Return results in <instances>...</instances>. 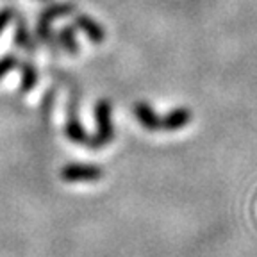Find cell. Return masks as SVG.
<instances>
[{
    "label": "cell",
    "instance_id": "obj_7",
    "mask_svg": "<svg viewBox=\"0 0 257 257\" xmlns=\"http://www.w3.org/2000/svg\"><path fill=\"white\" fill-rule=\"evenodd\" d=\"M64 133H66V138H68V140H72L73 143H77V145H84V147H88L89 138H91V136H88V134H86V128L80 125L75 111L68 112V120H66Z\"/></svg>",
    "mask_w": 257,
    "mask_h": 257
},
{
    "label": "cell",
    "instance_id": "obj_10",
    "mask_svg": "<svg viewBox=\"0 0 257 257\" xmlns=\"http://www.w3.org/2000/svg\"><path fill=\"white\" fill-rule=\"evenodd\" d=\"M15 43L18 47L25 48V50H32L34 45H32V40H31V34H29V29L25 27L24 20L18 18L16 22V32H15Z\"/></svg>",
    "mask_w": 257,
    "mask_h": 257
},
{
    "label": "cell",
    "instance_id": "obj_1",
    "mask_svg": "<svg viewBox=\"0 0 257 257\" xmlns=\"http://www.w3.org/2000/svg\"><path fill=\"white\" fill-rule=\"evenodd\" d=\"M95 120H96V133L89 138V149H104L114 138V127L111 121V102L107 98L96 102L95 105Z\"/></svg>",
    "mask_w": 257,
    "mask_h": 257
},
{
    "label": "cell",
    "instance_id": "obj_4",
    "mask_svg": "<svg viewBox=\"0 0 257 257\" xmlns=\"http://www.w3.org/2000/svg\"><path fill=\"white\" fill-rule=\"evenodd\" d=\"M191 118H193V114L188 107H177L161 118V131H166V133L181 131L182 127L189 125Z\"/></svg>",
    "mask_w": 257,
    "mask_h": 257
},
{
    "label": "cell",
    "instance_id": "obj_8",
    "mask_svg": "<svg viewBox=\"0 0 257 257\" xmlns=\"http://www.w3.org/2000/svg\"><path fill=\"white\" fill-rule=\"evenodd\" d=\"M57 41L61 43V47L70 54H77L79 52V45H77V38H75V29L66 25L57 32Z\"/></svg>",
    "mask_w": 257,
    "mask_h": 257
},
{
    "label": "cell",
    "instance_id": "obj_12",
    "mask_svg": "<svg viewBox=\"0 0 257 257\" xmlns=\"http://www.w3.org/2000/svg\"><path fill=\"white\" fill-rule=\"evenodd\" d=\"M11 20H13V11H11V9H2V11H0V34L4 32V29L8 27Z\"/></svg>",
    "mask_w": 257,
    "mask_h": 257
},
{
    "label": "cell",
    "instance_id": "obj_5",
    "mask_svg": "<svg viewBox=\"0 0 257 257\" xmlns=\"http://www.w3.org/2000/svg\"><path fill=\"white\" fill-rule=\"evenodd\" d=\"M134 116H136V120L140 121L147 131H150V133L161 131V116L147 104V102L141 100L134 104Z\"/></svg>",
    "mask_w": 257,
    "mask_h": 257
},
{
    "label": "cell",
    "instance_id": "obj_11",
    "mask_svg": "<svg viewBox=\"0 0 257 257\" xmlns=\"http://www.w3.org/2000/svg\"><path fill=\"white\" fill-rule=\"evenodd\" d=\"M18 64H20V63H18L16 56H13V54H8V56L0 57V79L8 75L11 70H15Z\"/></svg>",
    "mask_w": 257,
    "mask_h": 257
},
{
    "label": "cell",
    "instance_id": "obj_9",
    "mask_svg": "<svg viewBox=\"0 0 257 257\" xmlns=\"http://www.w3.org/2000/svg\"><path fill=\"white\" fill-rule=\"evenodd\" d=\"M36 82H38L36 68H34L31 63L22 64V91L24 93L32 91L34 86H36Z\"/></svg>",
    "mask_w": 257,
    "mask_h": 257
},
{
    "label": "cell",
    "instance_id": "obj_13",
    "mask_svg": "<svg viewBox=\"0 0 257 257\" xmlns=\"http://www.w3.org/2000/svg\"><path fill=\"white\" fill-rule=\"evenodd\" d=\"M43 2H47V0H43Z\"/></svg>",
    "mask_w": 257,
    "mask_h": 257
},
{
    "label": "cell",
    "instance_id": "obj_2",
    "mask_svg": "<svg viewBox=\"0 0 257 257\" xmlns=\"http://www.w3.org/2000/svg\"><path fill=\"white\" fill-rule=\"evenodd\" d=\"M75 11L73 4H54L47 8L38 18V27H36V36L43 41L45 45H54V34H52V22L56 18H63L68 16Z\"/></svg>",
    "mask_w": 257,
    "mask_h": 257
},
{
    "label": "cell",
    "instance_id": "obj_3",
    "mask_svg": "<svg viewBox=\"0 0 257 257\" xmlns=\"http://www.w3.org/2000/svg\"><path fill=\"white\" fill-rule=\"evenodd\" d=\"M104 177V170L95 165H80V163H72L61 170V179L66 182H91L98 181Z\"/></svg>",
    "mask_w": 257,
    "mask_h": 257
},
{
    "label": "cell",
    "instance_id": "obj_6",
    "mask_svg": "<svg viewBox=\"0 0 257 257\" xmlns=\"http://www.w3.org/2000/svg\"><path fill=\"white\" fill-rule=\"evenodd\" d=\"M75 25L84 32L86 36L93 41L95 45H100L105 38V31L100 24H96L93 18H89L88 15H75Z\"/></svg>",
    "mask_w": 257,
    "mask_h": 257
}]
</instances>
